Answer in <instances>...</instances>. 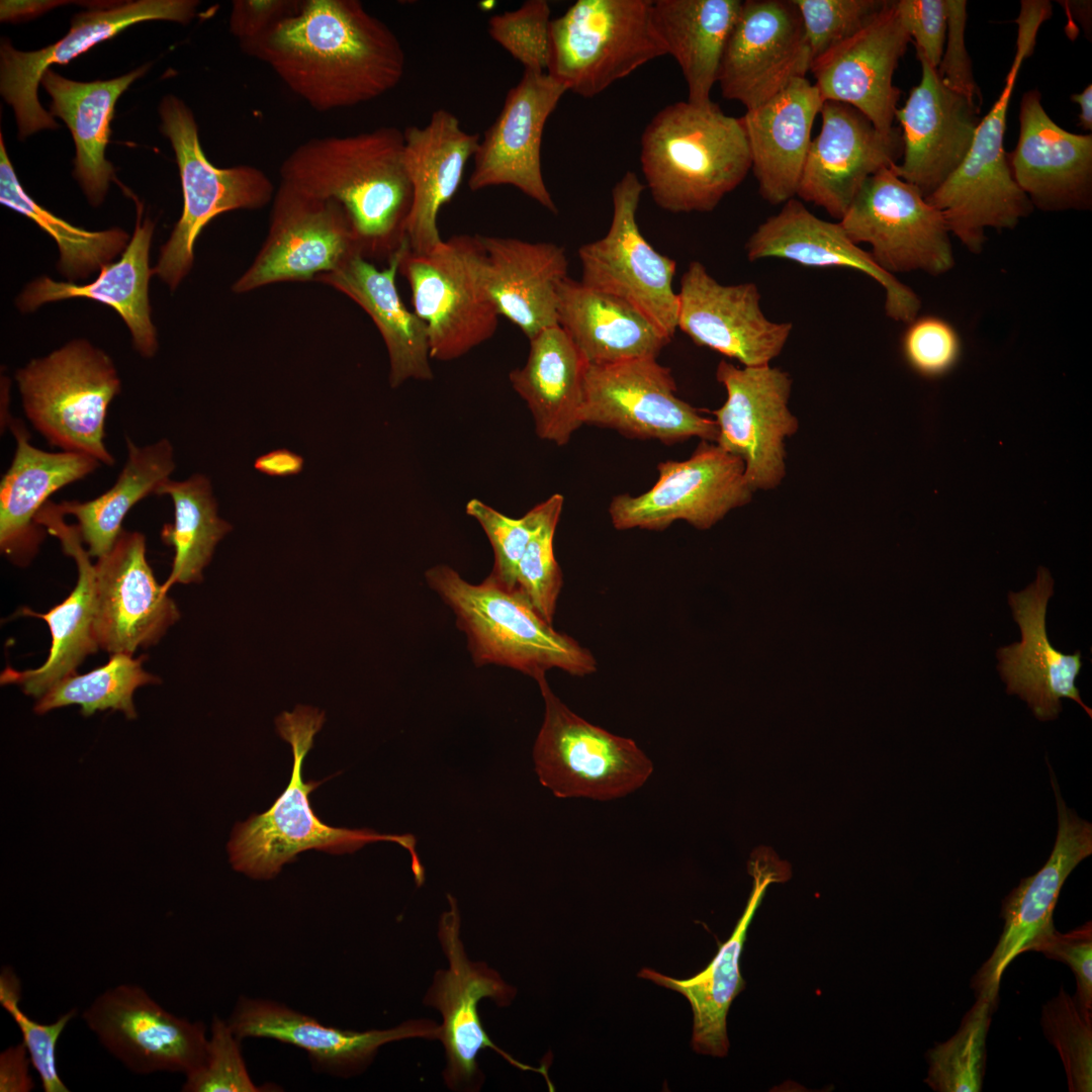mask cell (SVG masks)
Masks as SVG:
<instances>
[{"label":"cell","instance_id":"6da1fadb","mask_svg":"<svg viewBox=\"0 0 1092 1092\" xmlns=\"http://www.w3.org/2000/svg\"><path fill=\"white\" fill-rule=\"evenodd\" d=\"M245 52L314 110L374 100L403 77L395 33L357 0H306Z\"/></svg>","mask_w":1092,"mask_h":1092},{"label":"cell","instance_id":"7a4b0ae2","mask_svg":"<svg viewBox=\"0 0 1092 1092\" xmlns=\"http://www.w3.org/2000/svg\"><path fill=\"white\" fill-rule=\"evenodd\" d=\"M403 143V130L395 126L310 139L282 162L280 181L341 203L353 222L362 256L388 261L406 242L413 201Z\"/></svg>","mask_w":1092,"mask_h":1092},{"label":"cell","instance_id":"3957f363","mask_svg":"<svg viewBox=\"0 0 1092 1092\" xmlns=\"http://www.w3.org/2000/svg\"><path fill=\"white\" fill-rule=\"evenodd\" d=\"M640 163L655 203L674 213L713 210L751 169L740 117L712 101L658 111L643 130Z\"/></svg>","mask_w":1092,"mask_h":1092},{"label":"cell","instance_id":"277c9868","mask_svg":"<svg viewBox=\"0 0 1092 1092\" xmlns=\"http://www.w3.org/2000/svg\"><path fill=\"white\" fill-rule=\"evenodd\" d=\"M324 721L323 712L306 706H297L277 718L278 733L292 750L290 781L269 810L235 826L228 844L233 868L254 879H271L279 874L283 864L305 850L351 853L371 842L390 841L410 853L414 879L422 886L425 869L416 851L414 835L333 827L315 815L309 794L322 783L304 782L302 764Z\"/></svg>","mask_w":1092,"mask_h":1092},{"label":"cell","instance_id":"5b68a950","mask_svg":"<svg viewBox=\"0 0 1092 1092\" xmlns=\"http://www.w3.org/2000/svg\"><path fill=\"white\" fill-rule=\"evenodd\" d=\"M1051 15L1049 1H1021L1015 19V54L1000 96L980 119L961 166L925 197L942 213L949 233L972 253L982 251L987 229H1014L1033 208L1012 177L1003 142L1008 107L1020 68L1031 56L1039 27Z\"/></svg>","mask_w":1092,"mask_h":1092},{"label":"cell","instance_id":"8992f818","mask_svg":"<svg viewBox=\"0 0 1092 1092\" xmlns=\"http://www.w3.org/2000/svg\"><path fill=\"white\" fill-rule=\"evenodd\" d=\"M425 577L455 614L475 665L507 666L536 680L551 668L575 676L597 670L592 652L554 630L520 593L504 589L488 577L472 584L446 564L429 568Z\"/></svg>","mask_w":1092,"mask_h":1092},{"label":"cell","instance_id":"52a82bcc","mask_svg":"<svg viewBox=\"0 0 1092 1092\" xmlns=\"http://www.w3.org/2000/svg\"><path fill=\"white\" fill-rule=\"evenodd\" d=\"M15 380L26 418L51 445L114 464L104 443L105 419L121 383L105 352L74 340L31 360Z\"/></svg>","mask_w":1092,"mask_h":1092},{"label":"cell","instance_id":"ba28073f","mask_svg":"<svg viewBox=\"0 0 1092 1092\" xmlns=\"http://www.w3.org/2000/svg\"><path fill=\"white\" fill-rule=\"evenodd\" d=\"M651 0H577L550 23L547 74L579 96L594 97L667 54Z\"/></svg>","mask_w":1092,"mask_h":1092},{"label":"cell","instance_id":"9c48e42d","mask_svg":"<svg viewBox=\"0 0 1092 1092\" xmlns=\"http://www.w3.org/2000/svg\"><path fill=\"white\" fill-rule=\"evenodd\" d=\"M159 111L161 129L176 156L183 210L161 248L153 273L175 289L193 266L197 238L214 217L233 210L263 208L272 202L276 190L257 167L218 168L211 164L201 148L193 113L179 98L166 96Z\"/></svg>","mask_w":1092,"mask_h":1092},{"label":"cell","instance_id":"30bf717a","mask_svg":"<svg viewBox=\"0 0 1092 1092\" xmlns=\"http://www.w3.org/2000/svg\"><path fill=\"white\" fill-rule=\"evenodd\" d=\"M478 235H457L427 253L407 248L399 271L427 330L431 359L450 361L489 340L499 314L483 282Z\"/></svg>","mask_w":1092,"mask_h":1092},{"label":"cell","instance_id":"8fae6325","mask_svg":"<svg viewBox=\"0 0 1092 1092\" xmlns=\"http://www.w3.org/2000/svg\"><path fill=\"white\" fill-rule=\"evenodd\" d=\"M545 703L543 724L533 748L540 783L558 798L609 801L641 788L653 771L647 755L630 738L615 735L572 712L537 680Z\"/></svg>","mask_w":1092,"mask_h":1092},{"label":"cell","instance_id":"7c38bea8","mask_svg":"<svg viewBox=\"0 0 1092 1092\" xmlns=\"http://www.w3.org/2000/svg\"><path fill=\"white\" fill-rule=\"evenodd\" d=\"M447 898L449 909L440 917L437 936L448 967L435 973L424 997V1004L438 1010L442 1017L439 1040L446 1056L444 1083L454 1091H478L484 1076L477 1057L487 1049L519 1069L542 1072L518 1062L486 1033L478 1012L479 1002L487 998L498 1007H508L517 989L486 963L467 957L457 901L450 894Z\"/></svg>","mask_w":1092,"mask_h":1092},{"label":"cell","instance_id":"4fadbf2b","mask_svg":"<svg viewBox=\"0 0 1092 1092\" xmlns=\"http://www.w3.org/2000/svg\"><path fill=\"white\" fill-rule=\"evenodd\" d=\"M356 255L362 256L360 242L341 203L280 181L265 241L232 290L243 294L275 283L315 281Z\"/></svg>","mask_w":1092,"mask_h":1092},{"label":"cell","instance_id":"5bb4252c","mask_svg":"<svg viewBox=\"0 0 1092 1092\" xmlns=\"http://www.w3.org/2000/svg\"><path fill=\"white\" fill-rule=\"evenodd\" d=\"M838 222L854 244H869L875 262L890 274L939 275L954 264L942 213L892 166L864 181Z\"/></svg>","mask_w":1092,"mask_h":1092},{"label":"cell","instance_id":"9a60e30c","mask_svg":"<svg viewBox=\"0 0 1092 1092\" xmlns=\"http://www.w3.org/2000/svg\"><path fill=\"white\" fill-rule=\"evenodd\" d=\"M644 188L630 171L616 183L608 233L578 249L580 282L625 300L672 339L678 312L672 286L676 263L658 253L639 229L636 213Z\"/></svg>","mask_w":1092,"mask_h":1092},{"label":"cell","instance_id":"2e32d148","mask_svg":"<svg viewBox=\"0 0 1092 1092\" xmlns=\"http://www.w3.org/2000/svg\"><path fill=\"white\" fill-rule=\"evenodd\" d=\"M582 423L667 445L692 437L716 443L718 438L716 422L676 396L670 369L656 358L587 365Z\"/></svg>","mask_w":1092,"mask_h":1092},{"label":"cell","instance_id":"e0dca14e","mask_svg":"<svg viewBox=\"0 0 1092 1092\" xmlns=\"http://www.w3.org/2000/svg\"><path fill=\"white\" fill-rule=\"evenodd\" d=\"M657 470V481L649 490L612 499L609 514L617 530L661 531L678 520L709 529L749 503L753 493L743 461L708 441H702L690 458L662 461Z\"/></svg>","mask_w":1092,"mask_h":1092},{"label":"cell","instance_id":"ac0fdd59","mask_svg":"<svg viewBox=\"0 0 1092 1092\" xmlns=\"http://www.w3.org/2000/svg\"><path fill=\"white\" fill-rule=\"evenodd\" d=\"M716 377L727 393L724 404L712 412L716 444L743 461L753 492L778 486L786 474L784 440L798 430L788 406L789 373L770 365L740 368L722 360Z\"/></svg>","mask_w":1092,"mask_h":1092},{"label":"cell","instance_id":"d6986e66","mask_svg":"<svg viewBox=\"0 0 1092 1092\" xmlns=\"http://www.w3.org/2000/svg\"><path fill=\"white\" fill-rule=\"evenodd\" d=\"M811 65L793 0H746L727 39L717 83L726 99L750 110L805 78Z\"/></svg>","mask_w":1092,"mask_h":1092},{"label":"cell","instance_id":"ffe728a7","mask_svg":"<svg viewBox=\"0 0 1092 1092\" xmlns=\"http://www.w3.org/2000/svg\"><path fill=\"white\" fill-rule=\"evenodd\" d=\"M1051 769L1058 807V834L1044 866L1022 879L1004 899L1003 930L992 953L977 971L975 996L989 998L997 1006L1000 983L1011 962L1037 947L1056 930L1053 914L1060 891L1073 870L1092 853V826L1069 809L1061 797Z\"/></svg>","mask_w":1092,"mask_h":1092},{"label":"cell","instance_id":"44dd1931","mask_svg":"<svg viewBox=\"0 0 1092 1092\" xmlns=\"http://www.w3.org/2000/svg\"><path fill=\"white\" fill-rule=\"evenodd\" d=\"M100 1043L136 1074L195 1071L208 1038L201 1022L178 1017L143 988L122 984L100 994L83 1013Z\"/></svg>","mask_w":1092,"mask_h":1092},{"label":"cell","instance_id":"7402d4cb","mask_svg":"<svg viewBox=\"0 0 1092 1092\" xmlns=\"http://www.w3.org/2000/svg\"><path fill=\"white\" fill-rule=\"evenodd\" d=\"M193 0H139L97 8L74 16L69 32L35 52L15 50L6 40L0 48V92L14 110L19 139L58 123L38 102L37 87L51 65L68 64L95 44L126 27L148 20L189 22L196 14Z\"/></svg>","mask_w":1092,"mask_h":1092},{"label":"cell","instance_id":"603a6c76","mask_svg":"<svg viewBox=\"0 0 1092 1092\" xmlns=\"http://www.w3.org/2000/svg\"><path fill=\"white\" fill-rule=\"evenodd\" d=\"M93 569V634L99 648L132 655L140 647L156 645L180 618L147 561L143 533L122 529Z\"/></svg>","mask_w":1092,"mask_h":1092},{"label":"cell","instance_id":"cb8c5ba5","mask_svg":"<svg viewBox=\"0 0 1092 1092\" xmlns=\"http://www.w3.org/2000/svg\"><path fill=\"white\" fill-rule=\"evenodd\" d=\"M565 92L566 88L547 73L524 70L479 141L472 158L470 190L511 185L549 211L558 212L543 178L541 145L545 123Z\"/></svg>","mask_w":1092,"mask_h":1092},{"label":"cell","instance_id":"d4e9b609","mask_svg":"<svg viewBox=\"0 0 1092 1092\" xmlns=\"http://www.w3.org/2000/svg\"><path fill=\"white\" fill-rule=\"evenodd\" d=\"M677 329L698 346L743 366H763L780 355L793 326L769 321L752 282L723 285L704 264L693 261L680 279Z\"/></svg>","mask_w":1092,"mask_h":1092},{"label":"cell","instance_id":"484cf974","mask_svg":"<svg viewBox=\"0 0 1092 1092\" xmlns=\"http://www.w3.org/2000/svg\"><path fill=\"white\" fill-rule=\"evenodd\" d=\"M820 114L821 130L811 141L797 195L839 221L864 181L902 157L901 131L895 126L883 132L838 101H824Z\"/></svg>","mask_w":1092,"mask_h":1092},{"label":"cell","instance_id":"4316f807","mask_svg":"<svg viewBox=\"0 0 1092 1092\" xmlns=\"http://www.w3.org/2000/svg\"><path fill=\"white\" fill-rule=\"evenodd\" d=\"M917 58L920 82L895 113L903 152L902 162L892 169L927 197L966 158L981 119V106L945 85L936 68L923 57Z\"/></svg>","mask_w":1092,"mask_h":1092},{"label":"cell","instance_id":"83f0119b","mask_svg":"<svg viewBox=\"0 0 1092 1092\" xmlns=\"http://www.w3.org/2000/svg\"><path fill=\"white\" fill-rule=\"evenodd\" d=\"M910 40L896 1H889L861 30L812 63L814 85L824 101L846 103L889 132L901 94L893 77Z\"/></svg>","mask_w":1092,"mask_h":1092},{"label":"cell","instance_id":"f1b7e54d","mask_svg":"<svg viewBox=\"0 0 1092 1092\" xmlns=\"http://www.w3.org/2000/svg\"><path fill=\"white\" fill-rule=\"evenodd\" d=\"M228 1023L240 1039L269 1038L294 1045L306 1052L316 1069L342 1077L363 1072L384 1044L440 1038V1024L428 1019L407 1020L388 1029L347 1030L264 999H240Z\"/></svg>","mask_w":1092,"mask_h":1092},{"label":"cell","instance_id":"f546056e","mask_svg":"<svg viewBox=\"0 0 1092 1092\" xmlns=\"http://www.w3.org/2000/svg\"><path fill=\"white\" fill-rule=\"evenodd\" d=\"M1053 594L1054 579L1043 566L1038 567L1032 583L1008 594L1021 640L998 648L997 668L1007 694L1024 700L1038 720L1056 719L1062 710V698L1075 701L1091 718L1092 710L1082 701L1075 684L1083 665L1081 652H1061L1048 637L1045 615Z\"/></svg>","mask_w":1092,"mask_h":1092},{"label":"cell","instance_id":"4dcf8cb0","mask_svg":"<svg viewBox=\"0 0 1092 1092\" xmlns=\"http://www.w3.org/2000/svg\"><path fill=\"white\" fill-rule=\"evenodd\" d=\"M1019 138L1007 154L1012 177L1032 205L1045 210L1087 209L1092 198V134L1070 132L1041 104L1039 91L1020 102Z\"/></svg>","mask_w":1092,"mask_h":1092},{"label":"cell","instance_id":"1f68e13d","mask_svg":"<svg viewBox=\"0 0 1092 1092\" xmlns=\"http://www.w3.org/2000/svg\"><path fill=\"white\" fill-rule=\"evenodd\" d=\"M749 261L780 258L808 267H844L872 277L885 290V312L896 321L911 323L921 301L893 274L883 270L854 244L839 222L821 219L792 198L777 214L759 224L745 245Z\"/></svg>","mask_w":1092,"mask_h":1092},{"label":"cell","instance_id":"d6a6232c","mask_svg":"<svg viewBox=\"0 0 1092 1092\" xmlns=\"http://www.w3.org/2000/svg\"><path fill=\"white\" fill-rule=\"evenodd\" d=\"M16 440L11 464L0 482V549L14 564L25 566L46 537L37 515L52 494L83 479L101 463L78 452H48L34 447L22 421L11 418Z\"/></svg>","mask_w":1092,"mask_h":1092},{"label":"cell","instance_id":"836d02e7","mask_svg":"<svg viewBox=\"0 0 1092 1092\" xmlns=\"http://www.w3.org/2000/svg\"><path fill=\"white\" fill-rule=\"evenodd\" d=\"M63 517L56 504L49 500L36 521L60 540L66 554L76 561L77 583L61 604L46 613L27 608L21 610L22 615L47 622L52 636L48 658L35 669L19 671L7 666L0 675L2 685H17L25 695L36 699L64 677L77 672L84 659L99 648L93 634L95 581L91 556L83 547L77 526L67 525Z\"/></svg>","mask_w":1092,"mask_h":1092},{"label":"cell","instance_id":"e575fe53","mask_svg":"<svg viewBox=\"0 0 1092 1092\" xmlns=\"http://www.w3.org/2000/svg\"><path fill=\"white\" fill-rule=\"evenodd\" d=\"M403 140V162L413 192L406 241L412 252L422 254L443 240L438 229L440 209L461 185L480 135L464 130L456 115L441 108L425 125L407 126Z\"/></svg>","mask_w":1092,"mask_h":1092},{"label":"cell","instance_id":"d590c367","mask_svg":"<svg viewBox=\"0 0 1092 1092\" xmlns=\"http://www.w3.org/2000/svg\"><path fill=\"white\" fill-rule=\"evenodd\" d=\"M483 282L499 316L531 340L557 324V291L568 277L565 249L548 242L479 236Z\"/></svg>","mask_w":1092,"mask_h":1092},{"label":"cell","instance_id":"8d00e7d4","mask_svg":"<svg viewBox=\"0 0 1092 1092\" xmlns=\"http://www.w3.org/2000/svg\"><path fill=\"white\" fill-rule=\"evenodd\" d=\"M823 103L817 87L799 78L740 117L751 170L768 203H786L797 195L813 122Z\"/></svg>","mask_w":1092,"mask_h":1092},{"label":"cell","instance_id":"74e56055","mask_svg":"<svg viewBox=\"0 0 1092 1092\" xmlns=\"http://www.w3.org/2000/svg\"><path fill=\"white\" fill-rule=\"evenodd\" d=\"M407 241L378 269L356 255L315 281L333 287L356 302L372 320L389 358V383L395 388L407 380L433 379L427 330L424 322L403 303L396 285Z\"/></svg>","mask_w":1092,"mask_h":1092},{"label":"cell","instance_id":"f35d334b","mask_svg":"<svg viewBox=\"0 0 1092 1092\" xmlns=\"http://www.w3.org/2000/svg\"><path fill=\"white\" fill-rule=\"evenodd\" d=\"M557 324L592 366L657 358L671 341L625 300L569 277L558 287Z\"/></svg>","mask_w":1092,"mask_h":1092},{"label":"cell","instance_id":"ab89813d","mask_svg":"<svg viewBox=\"0 0 1092 1092\" xmlns=\"http://www.w3.org/2000/svg\"><path fill=\"white\" fill-rule=\"evenodd\" d=\"M154 223L141 222V213L120 258L105 264L95 280L86 284L58 282L48 276L30 282L17 297L22 312H31L40 305L75 297L90 298L112 307L130 331L135 350L144 357H153L158 350L157 331L152 323L149 282L153 269L149 253Z\"/></svg>","mask_w":1092,"mask_h":1092},{"label":"cell","instance_id":"60d3db41","mask_svg":"<svg viewBox=\"0 0 1092 1092\" xmlns=\"http://www.w3.org/2000/svg\"><path fill=\"white\" fill-rule=\"evenodd\" d=\"M529 341L526 363L512 370L509 380L527 403L537 436L558 446L566 445L583 425L587 363L558 325Z\"/></svg>","mask_w":1092,"mask_h":1092},{"label":"cell","instance_id":"b9f144b4","mask_svg":"<svg viewBox=\"0 0 1092 1092\" xmlns=\"http://www.w3.org/2000/svg\"><path fill=\"white\" fill-rule=\"evenodd\" d=\"M754 885L746 908L731 936L719 947L711 963L699 974L686 980L642 969L638 976L682 994L694 1014L692 1046L699 1053L725 1057L729 1049L726 1016L734 998L745 988L739 962L752 918L770 883L780 881L772 869L755 864Z\"/></svg>","mask_w":1092,"mask_h":1092},{"label":"cell","instance_id":"7bdbcfd3","mask_svg":"<svg viewBox=\"0 0 1092 1092\" xmlns=\"http://www.w3.org/2000/svg\"><path fill=\"white\" fill-rule=\"evenodd\" d=\"M148 66L106 81L79 82L66 79L52 70L44 72L40 83L52 97L50 114L62 118L76 146L74 176L89 202L98 206L104 199L114 170L105 159L110 122L118 97Z\"/></svg>","mask_w":1092,"mask_h":1092},{"label":"cell","instance_id":"ee69618b","mask_svg":"<svg viewBox=\"0 0 1092 1092\" xmlns=\"http://www.w3.org/2000/svg\"><path fill=\"white\" fill-rule=\"evenodd\" d=\"M741 5L740 0L653 1L654 26L667 54L680 67L689 102L706 105L712 101L710 93Z\"/></svg>","mask_w":1092,"mask_h":1092},{"label":"cell","instance_id":"f6af8a7d","mask_svg":"<svg viewBox=\"0 0 1092 1092\" xmlns=\"http://www.w3.org/2000/svg\"><path fill=\"white\" fill-rule=\"evenodd\" d=\"M127 457L114 484L99 496L85 500L56 504L63 515L77 519L83 544L91 557L99 558L113 547L122 531V521L143 498L156 494L175 470L174 449L162 438L145 446L135 445L125 436Z\"/></svg>","mask_w":1092,"mask_h":1092},{"label":"cell","instance_id":"bcb514c9","mask_svg":"<svg viewBox=\"0 0 1092 1092\" xmlns=\"http://www.w3.org/2000/svg\"><path fill=\"white\" fill-rule=\"evenodd\" d=\"M156 494L169 495L174 506V522L161 532L162 541L174 548L172 569L163 587L168 592L175 583L200 582L216 545L233 529L217 514L209 479L202 474L182 481L170 478Z\"/></svg>","mask_w":1092,"mask_h":1092},{"label":"cell","instance_id":"7dc6e473","mask_svg":"<svg viewBox=\"0 0 1092 1092\" xmlns=\"http://www.w3.org/2000/svg\"><path fill=\"white\" fill-rule=\"evenodd\" d=\"M0 202L32 219L57 243L58 268L68 279H84L122 253L128 235L117 228L90 232L75 226L37 204L23 190L0 135Z\"/></svg>","mask_w":1092,"mask_h":1092},{"label":"cell","instance_id":"c3c4849f","mask_svg":"<svg viewBox=\"0 0 1092 1092\" xmlns=\"http://www.w3.org/2000/svg\"><path fill=\"white\" fill-rule=\"evenodd\" d=\"M146 655L133 658L126 653L111 654L104 665L84 674L68 675L46 692L34 706L36 714L66 706L79 705L84 716L96 711H120L127 719L136 718L133 694L140 687L158 684L160 678L144 667Z\"/></svg>","mask_w":1092,"mask_h":1092},{"label":"cell","instance_id":"681fc988","mask_svg":"<svg viewBox=\"0 0 1092 1092\" xmlns=\"http://www.w3.org/2000/svg\"><path fill=\"white\" fill-rule=\"evenodd\" d=\"M996 1005L984 996L965 1014L956 1033L926 1053L924 1082L935 1092H980L986 1066V1041Z\"/></svg>","mask_w":1092,"mask_h":1092},{"label":"cell","instance_id":"f907efd6","mask_svg":"<svg viewBox=\"0 0 1092 1092\" xmlns=\"http://www.w3.org/2000/svg\"><path fill=\"white\" fill-rule=\"evenodd\" d=\"M563 503L564 498L559 493L540 503V519L518 564L516 578V592L523 595L549 624H552L563 583L553 551L554 534Z\"/></svg>","mask_w":1092,"mask_h":1092},{"label":"cell","instance_id":"816d5d0a","mask_svg":"<svg viewBox=\"0 0 1092 1092\" xmlns=\"http://www.w3.org/2000/svg\"><path fill=\"white\" fill-rule=\"evenodd\" d=\"M1040 1025L1065 1068L1069 1091H1092V1010L1061 987L1041 1009Z\"/></svg>","mask_w":1092,"mask_h":1092},{"label":"cell","instance_id":"f5cc1de1","mask_svg":"<svg viewBox=\"0 0 1092 1092\" xmlns=\"http://www.w3.org/2000/svg\"><path fill=\"white\" fill-rule=\"evenodd\" d=\"M797 6L812 63L868 25L887 0H793Z\"/></svg>","mask_w":1092,"mask_h":1092},{"label":"cell","instance_id":"db71d44e","mask_svg":"<svg viewBox=\"0 0 1092 1092\" xmlns=\"http://www.w3.org/2000/svg\"><path fill=\"white\" fill-rule=\"evenodd\" d=\"M551 10L545 0H529L518 9L495 14L488 20L490 37L526 71L547 73L550 52Z\"/></svg>","mask_w":1092,"mask_h":1092},{"label":"cell","instance_id":"11a10c76","mask_svg":"<svg viewBox=\"0 0 1092 1092\" xmlns=\"http://www.w3.org/2000/svg\"><path fill=\"white\" fill-rule=\"evenodd\" d=\"M465 510L478 522L493 550V567L487 577L504 589L516 592L518 564L538 525L540 504L521 518H511L478 498L468 500Z\"/></svg>","mask_w":1092,"mask_h":1092},{"label":"cell","instance_id":"9f6ffc18","mask_svg":"<svg viewBox=\"0 0 1092 1092\" xmlns=\"http://www.w3.org/2000/svg\"><path fill=\"white\" fill-rule=\"evenodd\" d=\"M20 982L10 968L0 975V1003L18 1026L33 1069L38 1073L46 1092H68L59 1076L56 1046L68 1022L76 1015L73 1009L61 1015L55 1022L42 1024L28 1017L19 1007Z\"/></svg>","mask_w":1092,"mask_h":1092},{"label":"cell","instance_id":"6f0895ef","mask_svg":"<svg viewBox=\"0 0 1092 1092\" xmlns=\"http://www.w3.org/2000/svg\"><path fill=\"white\" fill-rule=\"evenodd\" d=\"M240 1038L228 1021L213 1016L203 1063L186 1076V1092H258L242 1056Z\"/></svg>","mask_w":1092,"mask_h":1092},{"label":"cell","instance_id":"680465c9","mask_svg":"<svg viewBox=\"0 0 1092 1092\" xmlns=\"http://www.w3.org/2000/svg\"><path fill=\"white\" fill-rule=\"evenodd\" d=\"M961 340L953 327L936 316H922L909 323L902 350L909 366L919 375L933 379L948 373L961 356Z\"/></svg>","mask_w":1092,"mask_h":1092},{"label":"cell","instance_id":"91938a15","mask_svg":"<svg viewBox=\"0 0 1092 1092\" xmlns=\"http://www.w3.org/2000/svg\"><path fill=\"white\" fill-rule=\"evenodd\" d=\"M944 2L947 30L942 57L936 68L937 74L949 88L981 106L982 95L976 84L965 43L967 1L944 0Z\"/></svg>","mask_w":1092,"mask_h":1092},{"label":"cell","instance_id":"94428289","mask_svg":"<svg viewBox=\"0 0 1092 1092\" xmlns=\"http://www.w3.org/2000/svg\"><path fill=\"white\" fill-rule=\"evenodd\" d=\"M1048 959L1066 964L1076 979L1078 1003L1092 1010V925L1091 921L1068 932L1057 929L1037 947Z\"/></svg>","mask_w":1092,"mask_h":1092},{"label":"cell","instance_id":"6125c7cd","mask_svg":"<svg viewBox=\"0 0 1092 1092\" xmlns=\"http://www.w3.org/2000/svg\"><path fill=\"white\" fill-rule=\"evenodd\" d=\"M896 7L904 27L915 40L917 55L937 68L947 30L944 0H899Z\"/></svg>","mask_w":1092,"mask_h":1092},{"label":"cell","instance_id":"be15d7a7","mask_svg":"<svg viewBox=\"0 0 1092 1092\" xmlns=\"http://www.w3.org/2000/svg\"><path fill=\"white\" fill-rule=\"evenodd\" d=\"M302 1L238 0L233 2L230 18L232 33L245 51L283 19L296 13Z\"/></svg>","mask_w":1092,"mask_h":1092},{"label":"cell","instance_id":"e7e4bbea","mask_svg":"<svg viewBox=\"0 0 1092 1092\" xmlns=\"http://www.w3.org/2000/svg\"><path fill=\"white\" fill-rule=\"evenodd\" d=\"M31 1065L23 1042L9 1046L0 1054V1091L28 1092L34 1084L29 1074Z\"/></svg>","mask_w":1092,"mask_h":1092},{"label":"cell","instance_id":"03108f58","mask_svg":"<svg viewBox=\"0 0 1092 1092\" xmlns=\"http://www.w3.org/2000/svg\"><path fill=\"white\" fill-rule=\"evenodd\" d=\"M303 458L288 449H276L259 456L254 467L257 471L272 477H288L299 474L303 469Z\"/></svg>","mask_w":1092,"mask_h":1092},{"label":"cell","instance_id":"003e7915","mask_svg":"<svg viewBox=\"0 0 1092 1092\" xmlns=\"http://www.w3.org/2000/svg\"><path fill=\"white\" fill-rule=\"evenodd\" d=\"M1071 100L1080 106L1079 124L1085 130L1092 129V85L1082 92L1071 95Z\"/></svg>","mask_w":1092,"mask_h":1092}]
</instances>
